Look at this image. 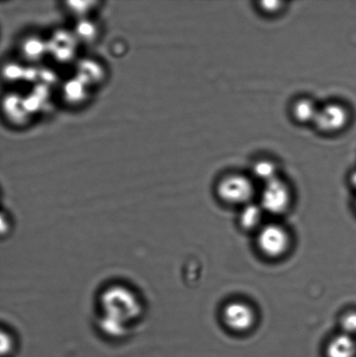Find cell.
Segmentation results:
<instances>
[{
  "mask_svg": "<svg viewBox=\"0 0 356 357\" xmlns=\"http://www.w3.org/2000/svg\"><path fill=\"white\" fill-rule=\"evenodd\" d=\"M252 172L258 180L263 181L266 184L268 182L279 178L277 176L279 174V166L274 160L271 159H259L253 164Z\"/></svg>",
  "mask_w": 356,
  "mask_h": 357,
  "instance_id": "9c48e42d",
  "label": "cell"
},
{
  "mask_svg": "<svg viewBox=\"0 0 356 357\" xmlns=\"http://www.w3.org/2000/svg\"><path fill=\"white\" fill-rule=\"evenodd\" d=\"M45 47V43L38 40L36 37H28L24 38L21 45V51L24 56L29 59H33L34 57H40L43 54Z\"/></svg>",
  "mask_w": 356,
  "mask_h": 357,
  "instance_id": "8fae6325",
  "label": "cell"
},
{
  "mask_svg": "<svg viewBox=\"0 0 356 357\" xmlns=\"http://www.w3.org/2000/svg\"><path fill=\"white\" fill-rule=\"evenodd\" d=\"M263 212L264 210L261 208V205L258 206L250 202L244 206L240 215V226L246 230L257 229L263 220Z\"/></svg>",
  "mask_w": 356,
  "mask_h": 357,
  "instance_id": "30bf717a",
  "label": "cell"
},
{
  "mask_svg": "<svg viewBox=\"0 0 356 357\" xmlns=\"http://www.w3.org/2000/svg\"><path fill=\"white\" fill-rule=\"evenodd\" d=\"M13 349V340L9 334L0 330V356L9 354Z\"/></svg>",
  "mask_w": 356,
  "mask_h": 357,
  "instance_id": "9a60e30c",
  "label": "cell"
},
{
  "mask_svg": "<svg viewBox=\"0 0 356 357\" xmlns=\"http://www.w3.org/2000/svg\"><path fill=\"white\" fill-rule=\"evenodd\" d=\"M356 342L350 335L341 333L334 337L327 347V357H355Z\"/></svg>",
  "mask_w": 356,
  "mask_h": 357,
  "instance_id": "52a82bcc",
  "label": "cell"
},
{
  "mask_svg": "<svg viewBox=\"0 0 356 357\" xmlns=\"http://www.w3.org/2000/svg\"><path fill=\"white\" fill-rule=\"evenodd\" d=\"M223 320L226 326L232 331H247L256 323V313L249 304L233 302L224 307Z\"/></svg>",
  "mask_w": 356,
  "mask_h": 357,
  "instance_id": "5b68a950",
  "label": "cell"
},
{
  "mask_svg": "<svg viewBox=\"0 0 356 357\" xmlns=\"http://www.w3.org/2000/svg\"><path fill=\"white\" fill-rule=\"evenodd\" d=\"M289 244L291 239L287 231L277 224L261 227L258 234V246L268 257H281L288 251Z\"/></svg>",
  "mask_w": 356,
  "mask_h": 357,
  "instance_id": "3957f363",
  "label": "cell"
},
{
  "mask_svg": "<svg viewBox=\"0 0 356 357\" xmlns=\"http://www.w3.org/2000/svg\"><path fill=\"white\" fill-rule=\"evenodd\" d=\"M340 323L343 333L350 335L351 337L356 335V311H350L343 314Z\"/></svg>",
  "mask_w": 356,
  "mask_h": 357,
  "instance_id": "4fadbf2b",
  "label": "cell"
},
{
  "mask_svg": "<svg viewBox=\"0 0 356 357\" xmlns=\"http://www.w3.org/2000/svg\"><path fill=\"white\" fill-rule=\"evenodd\" d=\"M96 29L94 26L89 21H83L79 26V36L84 37L86 40H92L95 37Z\"/></svg>",
  "mask_w": 356,
  "mask_h": 357,
  "instance_id": "e0dca14e",
  "label": "cell"
},
{
  "mask_svg": "<svg viewBox=\"0 0 356 357\" xmlns=\"http://www.w3.org/2000/svg\"><path fill=\"white\" fill-rule=\"evenodd\" d=\"M21 68L19 65L16 63H7L2 68V75L3 78L7 80H15L19 79L21 75Z\"/></svg>",
  "mask_w": 356,
  "mask_h": 357,
  "instance_id": "5bb4252c",
  "label": "cell"
},
{
  "mask_svg": "<svg viewBox=\"0 0 356 357\" xmlns=\"http://www.w3.org/2000/svg\"><path fill=\"white\" fill-rule=\"evenodd\" d=\"M97 5V2H68V8L70 13L75 14V15H78L80 17H83V19H86V15H88V14L96 9Z\"/></svg>",
  "mask_w": 356,
  "mask_h": 357,
  "instance_id": "7c38bea8",
  "label": "cell"
},
{
  "mask_svg": "<svg viewBox=\"0 0 356 357\" xmlns=\"http://www.w3.org/2000/svg\"><path fill=\"white\" fill-rule=\"evenodd\" d=\"M291 202V189L281 178H274L265 184L261 195V206L264 211L280 215L288 208Z\"/></svg>",
  "mask_w": 356,
  "mask_h": 357,
  "instance_id": "7a4b0ae2",
  "label": "cell"
},
{
  "mask_svg": "<svg viewBox=\"0 0 356 357\" xmlns=\"http://www.w3.org/2000/svg\"><path fill=\"white\" fill-rule=\"evenodd\" d=\"M9 220L5 213L0 211V236H3L9 230Z\"/></svg>",
  "mask_w": 356,
  "mask_h": 357,
  "instance_id": "ac0fdd59",
  "label": "cell"
},
{
  "mask_svg": "<svg viewBox=\"0 0 356 357\" xmlns=\"http://www.w3.org/2000/svg\"><path fill=\"white\" fill-rule=\"evenodd\" d=\"M320 107L309 98H301L295 101L292 107V114L295 120L299 123H314Z\"/></svg>",
  "mask_w": 356,
  "mask_h": 357,
  "instance_id": "ba28073f",
  "label": "cell"
},
{
  "mask_svg": "<svg viewBox=\"0 0 356 357\" xmlns=\"http://www.w3.org/2000/svg\"><path fill=\"white\" fill-rule=\"evenodd\" d=\"M348 121L346 107L339 103H330L320 108L314 124L324 134H336L346 127Z\"/></svg>",
  "mask_w": 356,
  "mask_h": 357,
  "instance_id": "277c9868",
  "label": "cell"
},
{
  "mask_svg": "<svg viewBox=\"0 0 356 357\" xmlns=\"http://www.w3.org/2000/svg\"><path fill=\"white\" fill-rule=\"evenodd\" d=\"M350 181L351 184L353 185V187L356 189V171L351 174Z\"/></svg>",
  "mask_w": 356,
  "mask_h": 357,
  "instance_id": "d6986e66",
  "label": "cell"
},
{
  "mask_svg": "<svg viewBox=\"0 0 356 357\" xmlns=\"http://www.w3.org/2000/svg\"><path fill=\"white\" fill-rule=\"evenodd\" d=\"M222 201L232 205H247L254 195V187L249 178L239 174H229L217 185Z\"/></svg>",
  "mask_w": 356,
  "mask_h": 357,
  "instance_id": "6da1fadb",
  "label": "cell"
},
{
  "mask_svg": "<svg viewBox=\"0 0 356 357\" xmlns=\"http://www.w3.org/2000/svg\"><path fill=\"white\" fill-rule=\"evenodd\" d=\"M2 114L7 120L13 123H21L24 121V115L26 114V107L22 98L16 94H7L3 97L1 103H0Z\"/></svg>",
  "mask_w": 356,
  "mask_h": 357,
  "instance_id": "8992f818",
  "label": "cell"
},
{
  "mask_svg": "<svg viewBox=\"0 0 356 357\" xmlns=\"http://www.w3.org/2000/svg\"><path fill=\"white\" fill-rule=\"evenodd\" d=\"M284 3L281 1H263L260 3V8L267 14L280 13L284 9Z\"/></svg>",
  "mask_w": 356,
  "mask_h": 357,
  "instance_id": "2e32d148",
  "label": "cell"
}]
</instances>
